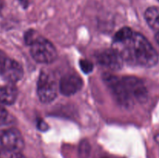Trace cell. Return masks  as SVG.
<instances>
[{"mask_svg":"<svg viewBox=\"0 0 159 158\" xmlns=\"http://www.w3.org/2000/svg\"><path fill=\"white\" fill-rule=\"evenodd\" d=\"M113 49L124 61L132 65L152 68L158 61V53L150 42L134 31L123 40H113Z\"/></svg>","mask_w":159,"mask_h":158,"instance_id":"1","label":"cell"},{"mask_svg":"<svg viewBox=\"0 0 159 158\" xmlns=\"http://www.w3.org/2000/svg\"><path fill=\"white\" fill-rule=\"evenodd\" d=\"M30 46V54L36 61L42 64H49L54 61L57 57V52L54 45L39 35Z\"/></svg>","mask_w":159,"mask_h":158,"instance_id":"2","label":"cell"},{"mask_svg":"<svg viewBox=\"0 0 159 158\" xmlns=\"http://www.w3.org/2000/svg\"><path fill=\"white\" fill-rule=\"evenodd\" d=\"M102 78L106 85L111 90L116 100L121 106L130 108L133 105L134 100L127 92L121 78L108 73L104 74L102 75Z\"/></svg>","mask_w":159,"mask_h":158,"instance_id":"3","label":"cell"},{"mask_svg":"<svg viewBox=\"0 0 159 158\" xmlns=\"http://www.w3.org/2000/svg\"><path fill=\"white\" fill-rule=\"evenodd\" d=\"M57 86L54 76L48 71H41L37 82V94L40 102L49 103L56 98Z\"/></svg>","mask_w":159,"mask_h":158,"instance_id":"4","label":"cell"},{"mask_svg":"<svg viewBox=\"0 0 159 158\" xmlns=\"http://www.w3.org/2000/svg\"><path fill=\"white\" fill-rule=\"evenodd\" d=\"M24 147V140L16 129H0V150L7 152H20Z\"/></svg>","mask_w":159,"mask_h":158,"instance_id":"5","label":"cell"},{"mask_svg":"<svg viewBox=\"0 0 159 158\" xmlns=\"http://www.w3.org/2000/svg\"><path fill=\"white\" fill-rule=\"evenodd\" d=\"M124 87L133 100L144 103L148 100V90L143 81L133 76H127L121 78Z\"/></svg>","mask_w":159,"mask_h":158,"instance_id":"6","label":"cell"},{"mask_svg":"<svg viewBox=\"0 0 159 158\" xmlns=\"http://www.w3.org/2000/svg\"><path fill=\"white\" fill-rule=\"evenodd\" d=\"M98 63L112 71L120 70L123 66V59L114 49H105L99 51L96 55Z\"/></svg>","mask_w":159,"mask_h":158,"instance_id":"7","label":"cell"},{"mask_svg":"<svg viewBox=\"0 0 159 158\" xmlns=\"http://www.w3.org/2000/svg\"><path fill=\"white\" fill-rule=\"evenodd\" d=\"M83 86V81L79 75L75 74L64 76L59 83V91L66 96L72 95L79 91Z\"/></svg>","mask_w":159,"mask_h":158,"instance_id":"8","label":"cell"},{"mask_svg":"<svg viewBox=\"0 0 159 158\" xmlns=\"http://www.w3.org/2000/svg\"><path fill=\"white\" fill-rule=\"evenodd\" d=\"M1 76L9 83H16L23 77V68L18 62L8 57Z\"/></svg>","mask_w":159,"mask_h":158,"instance_id":"9","label":"cell"},{"mask_svg":"<svg viewBox=\"0 0 159 158\" xmlns=\"http://www.w3.org/2000/svg\"><path fill=\"white\" fill-rule=\"evenodd\" d=\"M18 95L16 88L12 85L0 87V103L10 105L16 102Z\"/></svg>","mask_w":159,"mask_h":158,"instance_id":"10","label":"cell"},{"mask_svg":"<svg viewBox=\"0 0 159 158\" xmlns=\"http://www.w3.org/2000/svg\"><path fill=\"white\" fill-rule=\"evenodd\" d=\"M144 17L151 28L157 32L159 31V7L152 6L148 8L145 11Z\"/></svg>","mask_w":159,"mask_h":158,"instance_id":"11","label":"cell"},{"mask_svg":"<svg viewBox=\"0 0 159 158\" xmlns=\"http://www.w3.org/2000/svg\"><path fill=\"white\" fill-rule=\"evenodd\" d=\"M90 150H91V147H90L89 143L87 141L83 140L82 142H81L79 147V157L88 158L90 154Z\"/></svg>","mask_w":159,"mask_h":158,"instance_id":"12","label":"cell"},{"mask_svg":"<svg viewBox=\"0 0 159 158\" xmlns=\"http://www.w3.org/2000/svg\"><path fill=\"white\" fill-rule=\"evenodd\" d=\"M79 65L82 71L85 74H89L93 70V64L89 60H81Z\"/></svg>","mask_w":159,"mask_h":158,"instance_id":"13","label":"cell"},{"mask_svg":"<svg viewBox=\"0 0 159 158\" xmlns=\"http://www.w3.org/2000/svg\"><path fill=\"white\" fill-rule=\"evenodd\" d=\"M9 118V113L3 107L2 104L0 103V125L6 123Z\"/></svg>","mask_w":159,"mask_h":158,"instance_id":"14","label":"cell"},{"mask_svg":"<svg viewBox=\"0 0 159 158\" xmlns=\"http://www.w3.org/2000/svg\"><path fill=\"white\" fill-rule=\"evenodd\" d=\"M7 59L8 57H6V54L3 51L0 50V75H1L3 69H4L5 64H6Z\"/></svg>","mask_w":159,"mask_h":158,"instance_id":"15","label":"cell"},{"mask_svg":"<svg viewBox=\"0 0 159 158\" xmlns=\"http://www.w3.org/2000/svg\"><path fill=\"white\" fill-rule=\"evenodd\" d=\"M37 126H38L39 129L42 130V131H43V130H46L48 129V125H47L46 123H45L44 122H43V120H40L39 121L38 123H37Z\"/></svg>","mask_w":159,"mask_h":158,"instance_id":"16","label":"cell"},{"mask_svg":"<svg viewBox=\"0 0 159 158\" xmlns=\"http://www.w3.org/2000/svg\"><path fill=\"white\" fill-rule=\"evenodd\" d=\"M11 155L9 158H25L24 156L21 154L20 152H10Z\"/></svg>","mask_w":159,"mask_h":158,"instance_id":"17","label":"cell"},{"mask_svg":"<svg viewBox=\"0 0 159 158\" xmlns=\"http://www.w3.org/2000/svg\"><path fill=\"white\" fill-rule=\"evenodd\" d=\"M20 2L23 7H26L29 5V0H20Z\"/></svg>","mask_w":159,"mask_h":158,"instance_id":"18","label":"cell"},{"mask_svg":"<svg viewBox=\"0 0 159 158\" xmlns=\"http://www.w3.org/2000/svg\"><path fill=\"white\" fill-rule=\"evenodd\" d=\"M155 40H156V42L159 45V31H158V32L156 33V34H155Z\"/></svg>","mask_w":159,"mask_h":158,"instance_id":"19","label":"cell"},{"mask_svg":"<svg viewBox=\"0 0 159 158\" xmlns=\"http://www.w3.org/2000/svg\"><path fill=\"white\" fill-rule=\"evenodd\" d=\"M2 9H3V2L2 0H0V13H1Z\"/></svg>","mask_w":159,"mask_h":158,"instance_id":"20","label":"cell"},{"mask_svg":"<svg viewBox=\"0 0 159 158\" xmlns=\"http://www.w3.org/2000/svg\"><path fill=\"white\" fill-rule=\"evenodd\" d=\"M155 140H156V142L159 144V133L155 136Z\"/></svg>","mask_w":159,"mask_h":158,"instance_id":"21","label":"cell"},{"mask_svg":"<svg viewBox=\"0 0 159 158\" xmlns=\"http://www.w3.org/2000/svg\"><path fill=\"white\" fill-rule=\"evenodd\" d=\"M102 158H107V157H102Z\"/></svg>","mask_w":159,"mask_h":158,"instance_id":"22","label":"cell"},{"mask_svg":"<svg viewBox=\"0 0 159 158\" xmlns=\"http://www.w3.org/2000/svg\"><path fill=\"white\" fill-rule=\"evenodd\" d=\"M158 1H159V0H158Z\"/></svg>","mask_w":159,"mask_h":158,"instance_id":"23","label":"cell"}]
</instances>
